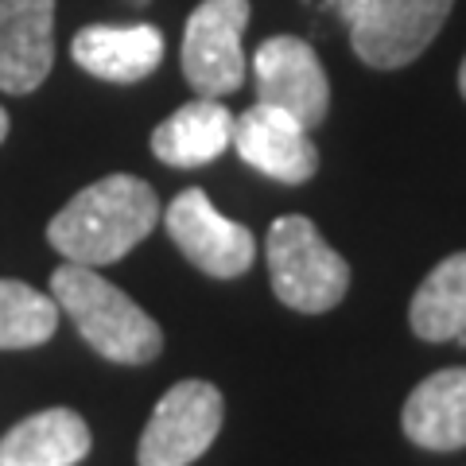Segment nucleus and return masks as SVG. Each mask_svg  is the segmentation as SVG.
<instances>
[{
  "instance_id": "obj_7",
  "label": "nucleus",
  "mask_w": 466,
  "mask_h": 466,
  "mask_svg": "<svg viewBox=\"0 0 466 466\" xmlns=\"http://www.w3.org/2000/svg\"><path fill=\"white\" fill-rule=\"evenodd\" d=\"M164 226H167V238L175 241V249L191 260L198 272L214 276V280H233V276L249 272L257 257L253 233L241 222H229L226 214H218L207 191H198V187L167 202Z\"/></svg>"
},
{
  "instance_id": "obj_6",
  "label": "nucleus",
  "mask_w": 466,
  "mask_h": 466,
  "mask_svg": "<svg viewBox=\"0 0 466 466\" xmlns=\"http://www.w3.org/2000/svg\"><path fill=\"white\" fill-rule=\"evenodd\" d=\"M455 0H361L350 20L354 55L373 70H400L428 51Z\"/></svg>"
},
{
  "instance_id": "obj_11",
  "label": "nucleus",
  "mask_w": 466,
  "mask_h": 466,
  "mask_svg": "<svg viewBox=\"0 0 466 466\" xmlns=\"http://www.w3.org/2000/svg\"><path fill=\"white\" fill-rule=\"evenodd\" d=\"M70 55L86 75L133 86L164 63V32L152 24H90L75 35Z\"/></svg>"
},
{
  "instance_id": "obj_14",
  "label": "nucleus",
  "mask_w": 466,
  "mask_h": 466,
  "mask_svg": "<svg viewBox=\"0 0 466 466\" xmlns=\"http://www.w3.org/2000/svg\"><path fill=\"white\" fill-rule=\"evenodd\" d=\"M90 424L70 408H43L0 440V466H78L90 455Z\"/></svg>"
},
{
  "instance_id": "obj_8",
  "label": "nucleus",
  "mask_w": 466,
  "mask_h": 466,
  "mask_svg": "<svg viewBox=\"0 0 466 466\" xmlns=\"http://www.w3.org/2000/svg\"><path fill=\"white\" fill-rule=\"evenodd\" d=\"M257 101L291 113L303 128H319L330 109V82L319 55L299 35H272L253 55Z\"/></svg>"
},
{
  "instance_id": "obj_13",
  "label": "nucleus",
  "mask_w": 466,
  "mask_h": 466,
  "mask_svg": "<svg viewBox=\"0 0 466 466\" xmlns=\"http://www.w3.org/2000/svg\"><path fill=\"white\" fill-rule=\"evenodd\" d=\"M233 144V113L222 97H195L156 125L152 152L171 167H207Z\"/></svg>"
},
{
  "instance_id": "obj_1",
  "label": "nucleus",
  "mask_w": 466,
  "mask_h": 466,
  "mask_svg": "<svg viewBox=\"0 0 466 466\" xmlns=\"http://www.w3.org/2000/svg\"><path fill=\"white\" fill-rule=\"evenodd\" d=\"M164 207L152 183L137 175H106L66 202L51 218L47 241L70 265L101 268L121 260L133 245H140L159 226Z\"/></svg>"
},
{
  "instance_id": "obj_15",
  "label": "nucleus",
  "mask_w": 466,
  "mask_h": 466,
  "mask_svg": "<svg viewBox=\"0 0 466 466\" xmlns=\"http://www.w3.org/2000/svg\"><path fill=\"white\" fill-rule=\"evenodd\" d=\"M408 323L424 342L466 334V253H451L428 272V280L408 303Z\"/></svg>"
},
{
  "instance_id": "obj_17",
  "label": "nucleus",
  "mask_w": 466,
  "mask_h": 466,
  "mask_svg": "<svg viewBox=\"0 0 466 466\" xmlns=\"http://www.w3.org/2000/svg\"><path fill=\"white\" fill-rule=\"evenodd\" d=\"M5 137H8V113L0 109V144H5Z\"/></svg>"
},
{
  "instance_id": "obj_12",
  "label": "nucleus",
  "mask_w": 466,
  "mask_h": 466,
  "mask_svg": "<svg viewBox=\"0 0 466 466\" xmlns=\"http://www.w3.org/2000/svg\"><path fill=\"white\" fill-rule=\"evenodd\" d=\"M400 428L416 447L428 451L466 447V370H440L420 381L404 400Z\"/></svg>"
},
{
  "instance_id": "obj_10",
  "label": "nucleus",
  "mask_w": 466,
  "mask_h": 466,
  "mask_svg": "<svg viewBox=\"0 0 466 466\" xmlns=\"http://www.w3.org/2000/svg\"><path fill=\"white\" fill-rule=\"evenodd\" d=\"M55 63V0H0V94H32Z\"/></svg>"
},
{
  "instance_id": "obj_5",
  "label": "nucleus",
  "mask_w": 466,
  "mask_h": 466,
  "mask_svg": "<svg viewBox=\"0 0 466 466\" xmlns=\"http://www.w3.org/2000/svg\"><path fill=\"white\" fill-rule=\"evenodd\" d=\"M249 24V0H202L187 16L183 32V78L198 97H226L241 90L249 58L241 32Z\"/></svg>"
},
{
  "instance_id": "obj_3",
  "label": "nucleus",
  "mask_w": 466,
  "mask_h": 466,
  "mask_svg": "<svg viewBox=\"0 0 466 466\" xmlns=\"http://www.w3.org/2000/svg\"><path fill=\"white\" fill-rule=\"evenodd\" d=\"M272 291L284 308L299 315H323L339 308L350 288V265L323 241L311 218H276L265 241Z\"/></svg>"
},
{
  "instance_id": "obj_9",
  "label": "nucleus",
  "mask_w": 466,
  "mask_h": 466,
  "mask_svg": "<svg viewBox=\"0 0 466 466\" xmlns=\"http://www.w3.org/2000/svg\"><path fill=\"white\" fill-rule=\"evenodd\" d=\"M311 128H303L296 116L257 101L241 116H233V148L249 167L268 175L276 183H308L319 171V152L311 144Z\"/></svg>"
},
{
  "instance_id": "obj_18",
  "label": "nucleus",
  "mask_w": 466,
  "mask_h": 466,
  "mask_svg": "<svg viewBox=\"0 0 466 466\" xmlns=\"http://www.w3.org/2000/svg\"><path fill=\"white\" fill-rule=\"evenodd\" d=\"M459 90H462V97H466V58H462V66H459Z\"/></svg>"
},
{
  "instance_id": "obj_16",
  "label": "nucleus",
  "mask_w": 466,
  "mask_h": 466,
  "mask_svg": "<svg viewBox=\"0 0 466 466\" xmlns=\"http://www.w3.org/2000/svg\"><path fill=\"white\" fill-rule=\"evenodd\" d=\"M58 303L24 280H0V350H32L58 330Z\"/></svg>"
},
{
  "instance_id": "obj_2",
  "label": "nucleus",
  "mask_w": 466,
  "mask_h": 466,
  "mask_svg": "<svg viewBox=\"0 0 466 466\" xmlns=\"http://www.w3.org/2000/svg\"><path fill=\"white\" fill-rule=\"evenodd\" d=\"M51 296L101 358L121 361V366H144L164 350V330L156 319L116 284L101 280L97 268L70 265V260L58 265L51 272Z\"/></svg>"
},
{
  "instance_id": "obj_4",
  "label": "nucleus",
  "mask_w": 466,
  "mask_h": 466,
  "mask_svg": "<svg viewBox=\"0 0 466 466\" xmlns=\"http://www.w3.org/2000/svg\"><path fill=\"white\" fill-rule=\"evenodd\" d=\"M226 420V400L210 381L187 377L159 397L140 435V466H191L210 451Z\"/></svg>"
}]
</instances>
